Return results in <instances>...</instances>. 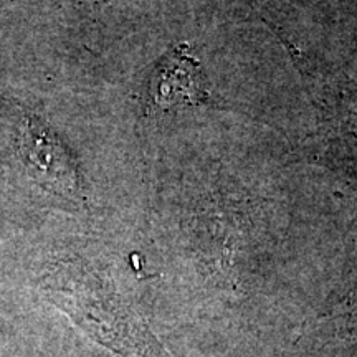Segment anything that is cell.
Listing matches in <instances>:
<instances>
[{
  "label": "cell",
  "instance_id": "6da1fadb",
  "mask_svg": "<svg viewBox=\"0 0 357 357\" xmlns=\"http://www.w3.org/2000/svg\"><path fill=\"white\" fill-rule=\"evenodd\" d=\"M147 100L151 106L162 111L211 101L202 66L197 58L190 55L187 45L174 47L155 66L147 89Z\"/></svg>",
  "mask_w": 357,
  "mask_h": 357
},
{
  "label": "cell",
  "instance_id": "7a4b0ae2",
  "mask_svg": "<svg viewBox=\"0 0 357 357\" xmlns=\"http://www.w3.org/2000/svg\"><path fill=\"white\" fill-rule=\"evenodd\" d=\"M22 147L29 166H32L45 182L65 190L77 185V171L68 153L43 128L30 124L24 131Z\"/></svg>",
  "mask_w": 357,
  "mask_h": 357
}]
</instances>
